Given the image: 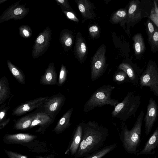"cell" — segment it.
Returning <instances> with one entry per match:
<instances>
[{
  "instance_id": "obj_41",
  "label": "cell",
  "mask_w": 158,
  "mask_h": 158,
  "mask_svg": "<svg viewBox=\"0 0 158 158\" xmlns=\"http://www.w3.org/2000/svg\"><path fill=\"white\" fill-rule=\"evenodd\" d=\"M154 9L155 12L158 18V5L157 2L156 0H153Z\"/></svg>"
},
{
  "instance_id": "obj_5",
  "label": "cell",
  "mask_w": 158,
  "mask_h": 158,
  "mask_svg": "<svg viewBox=\"0 0 158 158\" xmlns=\"http://www.w3.org/2000/svg\"><path fill=\"white\" fill-rule=\"evenodd\" d=\"M115 88L110 85H104L98 88L86 102L84 106V111L87 113L97 107H101L107 105L115 107L119 103L118 99H112V91Z\"/></svg>"
},
{
  "instance_id": "obj_38",
  "label": "cell",
  "mask_w": 158,
  "mask_h": 158,
  "mask_svg": "<svg viewBox=\"0 0 158 158\" xmlns=\"http://www.w3.org/2000/svg\"><path fill=\"white\" fill-rule=\"evenodd\" d=\"M63 12L69 19L75 22H78V19L72 12L69 10H62Z\"/></svg>"
},
{
  "instance_id": "obj_32",
  "label": "cell",
  "mask_w": 158,
  "mask_h": 158,
  "mask_svg": "<svg viewBox=\"0 0 158 158\" xmlns=\"http://www.w3.org/2000/svg\"><path fill=\"white\" fill-rule=\"evenodd\" d=\"M67 74L68 71L66 67L62 64L57 86H61L63 85L66 80Z\"/></svg>"
},
{
  "instance_id": "obj_11",
  "label": "cell",
  "mask_w": 158,
  "mask_h": 158,
  "mask_svg": "<svg viewBox=\"0 0 158 158\" xmlns=\"http://www.w3.org/2000/svg\"><path fill=\"white\" fill-rule=\"evenodd\" d=\"M48 96L40 97L27 101L15 107L12 111V114L19 116L25 114L34 109L43 106Z\"/></svg>"
},
{
  "instance_id": "obj_28",
  "label": "cell",
  "mask_w": 158,
  "mask_h": 158,
  "mask_svg": "<svg viewBox=\"0 0 158 158\" xmlns=\"http://www.w3.org/2000/svg\"><path fill=\"white\" fill-rule=\"evenodd\" d=\"M113 81L118 85L125 83H130L127 74L123 70L118 69L114 74L113 77Z\"/></svg>"
},
{
  "instance_id": "obj_37",
  "label": "cell",
  "mask_w": 158,
  "mask_h": 158,
  "mask_svg": "<svg viewBox=\"0 0 158 158\" xmlns=\"http://www.w3.org/2000/svg\"><path fill=\"white\" fill-rule=\"evenodd\" d=\"M5 152L7 156L10 158H27L25 156L21 155L10 151L5 150Z\"/></svg>"
},
{
  "instance_id": "obj_36",
  "label": "cell",
  "mask_w": 158,
  "mask_h": 158,
  "mask_svg": "<svg viewBox=\"0 0 158 158\" xmlns=\"http://www.w3.org/2000/svg\"><path fill=\"white\" fill-rule=\"evenodd\" d=\"M148 18L150 19L152 21L158 28V18L155 12L154 9V5L151 10L150 15L148 17Z\"/></svg>"
},
{
  "instance_id": "obj_4",
  "label": "cell",
  "mask_w": 158,
  "mask_h": 158,
  "mask_svg": "<svg viewBox=\"0 0 158 158\" xmlns=\"http://www.w3.org/2000/svg\"><path fill=\"white\" fill-rule=\"evenodd\" d=\"M153 1L135 0L131 1L127 10V30L129 33L131 27H133L143 18L150 15L153 6Z\"/></svg>"
},
{
  "instance_id": "obj_43",
  "label": "cell",
  "mask_w": 158,
  "mask_h": 158,
  "mask_svg": "<svg viewBox=\"0 0 158 158\" xmlns=\"http://www.w3.org/2000/svg\"><path fill=\"white\" fill-rule=\"evenodd\" d=\"M37 158H50L49 157H44L41 156H39Z\"/></svg>"
},
{
  "instance_id": "obj_1",
  "label": "cell",
  "mask_w": 158,
  "mask_h": 158,
  "mask_svg": "<svg viewBox=\"0 0 158 158\" xmlns=\"http://www.w3.org/2000/svg\"><path fill=\"white\" fill-rule=\"evenodd\" d=\"M81 140L74 158L86 156L102 148L109 135V131L105 127L95 121L81 122Z\"/></svg>"
},
{
  "instance_id": "obj_9",
  "label": "cell",
  "mask_w": 158,
  "mask_h": 158,
  "mask_svg": "<svg viewBox=\"0 0 158 158\" xmlns=\"http://www.w3.org/2000/svg\"><path fill=\"white\" fill-rule=\"evenodd\" d=\"M65 99V96L60 93L48 97L43 105L44 112L55 120L63 106Z\"/></svg>"
},
{
  "instance_id": "obj_33",
  "label": "cell",
  "mask_w": 158,
  "mask_h": 158,
  "mask_svg": "<svg viewBox=\"0 0 158 158\" xmlns=\"http://www.w3.org/2000/svg\"><path fill=\"white\" fill-rule=\"evenodd\" d=\"M150 19L148 18L146 22V33L148 37V41L151 38L155 30V27Z\"/></svg>"
},
{
  "instance_id": "obj_16",
  "label": "cell",
  "mask_w": 158,
  "mask_h": 158,
  "mask_svg": "<svg viewBox=\"0 0 158 158\" xmlns=\"http://www.w3.org/2000/svg\"><path fill=\"white\" fill-rule=\"evenodd\" d=\"M82 129L81 123L77 126L74 131L73 135L67 152L71 156H74L79 148L82 137Z\"/></svg>"
},
{
  "instance_id": "obj_6",
  "label": "cell",
  "mask_w": 158,
  "mask_h": 158,
  "mask_svg": "<svg viewBox=\"0 0 158 158\" xmlns=\"http://www.w3.org/2000/svg\"><path fill=\"white\" fill-rule=\"evenodd\" d=\"M139 85L148 87L150 91L158 98V67L155 61H149L140 76Z\"/></svg>"
},
{
  "instance_id": "obj_45",
  "label": "cell",
  "mask_w": 158,
  "mask_h": 158,
  "mask_svg": "<svg viewBox=\"0 0 158 158\" xmlns=\"http://www.w3.org/2000/svg\"><path fill=\"white\" fill-rule=\"evenodd\" d=\"M157 2H158V0H156Z\"/></svg>"
},
{
  "instance_id": "obj_13",
  "label": "cell",
  "mask_w": 158,
  "mask_h": 158,
  "mask_svg": "<svg viewBox=\"0 0 158 158\" xmlns=\"http://www.w3.org/2000/svg\"><path fill=\"white\" fill-rule=\"evenodd\" d=\"M118 69L126 73L130 83L136 86L139 85V78L143 69L140 68L136 64L131 62L122 63L119 65Z\"/></svg>"
},
{
  "instance_id": "obj_20",
  "label": "cell",
  "mask_w": 158,
  "mask_h": 158,
  "mask_svg": "<svg viewBox=\"0 0 158 158\" xmlns=\"http://www.w3.org/2000/svg\"><path fill=\"white\" fill-rule=\"evenodd\" d=\"M38 113L34 112L29 113L15 120L14 128L18 130H23L29 128Z\"/></svg>"
},
{
  "instance_id": "obj_2",
  "label": "cell",
  "mask_w": 158,
  "mask_h": 158,
  "mask_svg": "<svg viewBox=\"0 0 158 158\" xmlns=\"http://www.w3.org/2000/svg\"><path fill=\"white\" fill-rule=\"evenodd\" d=\"M144 114L143 110L136 118L132 128L129 130L125 123L121 125L120 139L126 152L128 153L135 154L140 142L142 127Z\"/></svg>"
},
{
  "instance_id": "obj_12",
  "label": "cell",
  "mask_w": 158,
  "mask_h": 158,
  "mask_svg": "<svg viewBox=\"0 0 158 158\" xmlns=\"http://www.w3.org/2000/svg\"><path fill=\"white\" fill-rule=\"evenodd\" d=\"M158 116V106L156 101L152 98H150L144 118L145 134L147 136L151 131Z\"/></svg>"
},
{
  "instance_id": "obj_8",
  "label": "cell",
  "mask_w": 158,
  "mask_h": 158,
  "mask_svg": "<svg viewBox=\"0 0 158 158\" xmlns=\"http://www.w3.org/2000/svg\"><path fill=\"white\" fill-rule=\"evenodd\" d=\"M52 31L48 26L37 36L33 46L32 56L33 59L42 55L47 50L51 40Z\"/></svg>"
},
{
  "instance_id": "obj_42",
  "label": "cell",
  "mask_w": 158,
  "mask_h": 158,
  "mask_svg": "<svg viewBox=\"0 0 158 158\" xmlns=\"http://www.w3.org/2000/svg\"><path fill=\"white\" fill-rule=\"evenodd\" d=\"M7 0H0V4L6 1H7Z\"/></svg>"
},
{
  "instance_id": "obj_39",
  "label": "cell",
  "mask_w": 158,
  "mask_h": 158,
  "mask_svg": "<svg viewBox=\"0 0 158 158\" xmlns=\"http://www.w3.org/2000/svg\"><path fill=\"white\" fill-rule=\"evenodd\" d=\"M98 28L97 26L94 25L89 27V31L92 36L94 37L97 35L98 33Z\"/></svg>"
},
{
  "instance_id": "obj_25",
  "label": "cell",
  "mask_w": 158,
  "mask_h": 158,
  "mask_svg": "<svg viewBox=\"0 0 158 158\" xmlns=\"http://www.w3.org/2000/svg\"><path fill=\"white\" fill-rule=\"evenodd\" d=\"M59 41L65 51L69 50L73 43V36L71 32L67 29L62 30L60 34Z\"/></svg>"
},
{
  "instance_id": "obj_27",
  "label": "cell",
  "mask_w": 158,
  "mask_h": 158,
  "mask_svg": "<svg viewBox=\"0 0 158 158\" xmlns=\"http://www.w3.org/2000/svg\"><path fill=\"white\" fill-rule=\"evenodd\" d=\"M117 143H114L107 145L83 158H102L113 151L117 146Z\"/></svg>"
},
{
  "instance_id": "obj_14",
  "label": "cell",
  "mask_w": 158,
  "mask_h": 158,
  "mask_svg": "<svg viewBox=\"0 0 158 158\" xmlns=\"http://www.w3.org/2000/svg\"><path fill=\"white\" fill-rule=\"evenodd\" d=\"M47 114L44 112H39L32 121L29 128L36 126H40L36 131L37 132H44L54 121Z\"/></svg>"
},
{
  "instance_id": "obj_3",
  "label": "cell",
  "mask_w": 158,
  "mask_h": 158,
  "mask_svg": "<svg viewBox=\"0 0 158 158\" xmlns=\"http://www.w3.org/2000/svg\"><path fill=\"white\" fill-rule=\"evenodd\" d=\"M140 103V96L134 92L129 91L123 101L114 107L111 115L113 118L126 121L132 116L135 117Z\"/></svg>"
},
{
  "instance_id": "obj_29",
  "label": "cell",
  "mask_w": 158,
  "mask_h": 158,
  "mask_svg": "<svg viewBox=\"0 0 158 158\" xmlns=\"http://www.w3.org/2000/svg\"><path fill=\"white\" fill-rule=\"evenodd\" d=\"M127 10L123 9L118 10L115 13L112 18V21L114 23L121 22L122 24L124 25L127 23Z\"/></svg>"
},
{
  "instance_id": "obj_23",
  "label": "cell",
  "mask_w": 158,
  "mask_h": 158,
  "mask_svg": "<svg viewBox=\"0 0 158 158\" xmlns=\"http://www.w3.org/2000/svg\"><path fill=\"white\" fill-rule=\"evenodd\" d=\"M8 80L4 76L0 79V105H1L11 96Z\"/></svg>"
},
{
  "instance_id": "obj_31",
  "label": "cell",
  "mask_w": 158,
  "mask_h": 158,
  "mask_svg": "<svg viewBox=\"0 0 158 158\" xmlns=\"http://www.w3.org/2000/svg\"><path fill=\"white\" fill-rule=\"evenodd\" d=\"M19 30L20 35L23 38H29L32 35V29L30 27L27 25H21L19 27Z\"/></svg>"
},
{
  "instance_id": "obj_21",
  "label": "cell",
  "mask_w": 158,
  "mask_h": 158,
  "mask_svg": "<svg viewBox=\"0 0 158 158\" xmlns=\"http://www.w3.org/2000/svg\"><path fill=\"white\" fill-rule=\"evenodd\" d=\"M5 140L10 143H25L29 142L35 138V135L27 133H18L6 135L5 136Z\"/></svg>"
},
{
  "instance_id": "obj_7",
  "label": "cell",
  "mask_w": 158,
  "mask_h": 158,
  "mask_svg": "<svg viewBox=\"0 0 158 158\" xmlns=\"http://www.w3.org/2000/svg\"><path fill=\"white\" fill-rule=\"evenodd\" d=\"M105 53V48L102 46L93 56L91 66L90 77L92 82L100 77L106 71L107 65Z\"/></svg>"
},
{
  "instance_id": "obj_22",
  "label": "cell",
  "mask_w": 158,
  "mask_h": 158,
  "mask_svg": "<svg viewBox=\"0 0 158 158\" xmlns=\"http://www.w3.org/2000/svg\"><path fill=\"white\" fill-rule=\"evenodd\" d=\"M135 55L137 59L140 58L145 51L143 38L142 34L137 33L132 37Z\"/></svg>"
},
{
  "instance_id": "obj_44",
  "label": "cell",
  "mask_w": 158,
  "mask_h": 158,
  "mask_svg": "<svg viewBox=\"0 0 158 158\" xmlns=\"http://www.w3.org/2000/svg\"><path fill=\"white\" fill-rule=\"evenodd\" d=\"M157 148L158 149V146H157Z\"/></svg>"
},
{
  "instance_id": "obj_35",
  "label": "cell",
  "mask_w": 158,
  "mask_h": 158,
  "mask_svg": "<svg viewBox=\"0 0 158 158\" xmlns=\"http://www.w3.org/2000/svg\"><path fill=\"white\" fill-rule=\"evenodd\" d=\"M57 3L61 7L62 10L70 11L71 8L67 0H55Z\"/></svg>"
},
{
  "instance_id": "obj_40",
  "label": "cell",
  "mask_w": 158,
  "mask_h": 158,
  "mask_svg": "<svg viewBox=\"0 0 158 158\" xmlns=\"http://www.w3.org/2000/svg\"><path fill=\"white\" fill-rule=\"evenodd\" d=\"M10 118H6L0 122V129L3 128L8 123L10 122Z\"/></svg>"
},
{
  "instance_id": "obj_34",
  "label": "cell",
  "mask_w": 158,
  "mask_h": 158,
  "mask_svg": "<svg viewBox=\"0 0 158 158\" xmlns=\"http://www.w3.org/2000/svg\"><path fill=\"white\" fill-rule=\"evenodd\" d=\"M10 109L8 106H6L4 103L1 105L0 107V122L6 118L8 111Z\"/></svg>"
},
{
  "instance_id": "obj_24",
  "label": "cell",
  "mask_w": 158,
  "mask_h": 158,
  "mask_svg": "<svg viewBox=\"0 0 158 158\" xmlns=\"http://www.w3.org/2000/svg\"><path fill=\"white\" fill-rule=\"evenodd\" d=\"M77 5L78 9L83 18L85 19H93L94 12L91 5L88 1L79 0Z\"/></svg>"
},
{
  "instance_id": "obj_30",
  "label": "cell",
  "mask_w": 158,
  "mask_h": 158,
  "mask_svg": "<svg viewBox=\"0 0 158 158\" xmlns=\"http://www.w3.org/2000/svg\"><path fill=\"white\" fill-rule=\"evenodd\" d=\"M151 50L153 52L158 51V28L156 27L155 31L151 38L148 41Z\"/></svg>"
},
{
  "instance_id": "obj_15",
  "label": "cell",
  "mask_w": 158,
  "mask_h": 158,
  "mask_svg": "<svg viewBox=\"0 0 158 158\" xmlns=\"http://www.w3.org/2000/svg\"><path fill=\"white\" fill-rule=\"evenodd\" d=\"M57 74L55 64L50 62L46 69L44 74L40 79V84L44 85H57Z\"/></svg>"
},
{
  "instance_id": "obj_19",
  "label": "cell",
  "mask_w": 158,
  "mask_h": 158,
  "mask_svg": "<svg viewBox=\"0 0 158 158\" xmlns=\"http://www.w3.org/2000/svg\"><path fill=\"white\" fill-rule=\"evenodd\" d=\"M76 56L80 63H82L85 59L87 53V48L81 34L77 33L74 46Z\"/></svg>"
},
{
  "instance_id": "obj_17",
  "label": "cell",
  "mask_w": 158,
  "mask_h": 158,
  "mask_svg": "<svg viewBox=\"0 0 158 158\" xmlns=\"http://www.w3.org/2000/svg\"><path fill=\"white\" fill-rule=\"evenodd\" d=\"M158 145V127L145 144L142 149L137 153V155L153 154L154 149Z\"/></svg>"
},
{
  "instance_id": "obj_18",
  "label": "cell",
  "mask_w": 158,
  "mask_h": 158,
  "mask_svg": "<svg viewBox=\"0 0 158 158\" xmlns=\"http://www.w3.org/2000/svg\"><path fill=\"white\" fill-rule=\"evenodd\" d=\"M73 110V107H72L63 115L53 130L54 132L60 133L71 126L70 121Z\"/></svg>"
},
{
  "instance_id": "obj_10",
  "label": "cell",
  "mask_w": 158,
  "mask_h": 158,
  "mask_svg": "<svg viewBox=\"0 0 158 158\" xmlns=\"http://www.w3.org/2000/svg\"><path fill=\"white\" fill-rule=\"evenodd\" d=\"M26 4H20L19 1L14 3L6 9L0 16V23L9 20H21L29 12V8H26Z\"/></svg>"
},
{
  "instance_id": "obj_26",
  "label": "cell",
  "mask_w": 158,
  "mask_h": 158,
  "mask_svg": "<svg viewBox=\"0 0 158 158\" xmlns=\"http://www.w3.org/2000/svg\"><path fill=\"white\" fill-rule=\"evenodd\" d=\"M7 64L9 70L18 82L21 84H25L26 77L23 71L9 60H7Z\"/></svg>"
}]
</instances>
